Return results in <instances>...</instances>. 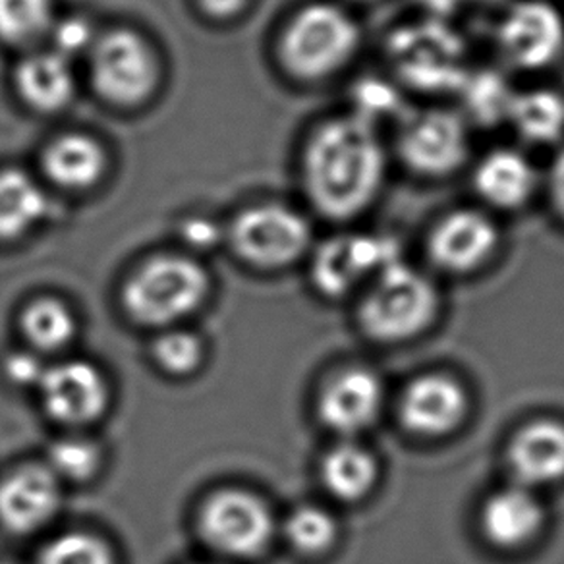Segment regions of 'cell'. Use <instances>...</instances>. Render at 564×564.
<instances>
[{"mask_svg":"<svg viewBox=\"0 0 564 564\" xmlns=\"http://www.w3.org/2000/svg\"><path fill=\"white\" fill-rule=\"evenodd\" d=\"M230 242L251 265L279 269L306 253L312 243V225L289 205H253L236 217Z\"/></svg>","mask_w":564,"mask_h":564,"instance_id":"8","label":"cell"},{"mask_svg":"<svg viewBox=\"0 0 564 564\" xmlns=\"http://www.w3.org/2000/svg\"><path fill=\"white\" fill-rule=\"evenodd\" d=\"M47 414L64 425H87L105 414L109 387L101 371L84 360H68L47 368L40 383Z\"/></svg>","mask_w":564,"mask_h":564,"instance_id":"13","label":"cell"},{"mask_svg":"<svg viewBox=\"0 0 564 564\" xmlns=\"http://www.w3.org/2000/svg\"><path fill=\"white\" fill-rule=\"evenodd\" d=\"M209 276L194 259L158 256L126 282V312L150 327H171L197 312L209 296Z\"/></svg>","mask_w":564,"mask_h":564,"instance_id":"4","label":"cell"},{"mask_svg":"<svg viewBox=\"0 0 564 564\" xmlns=\"http://www.w3.org/2000/svg\"><path fill=\"white\" fill-rule=\"evenodd\" d=\"M417 9L422 10V17L435 18L451 22L460 10L468 9L466 0H412Z\"/></svg>","mask_w":564,"mask_h":564,"instance_id":"37","label":"cell"},{"mask_svg":"<svg viewBox=\"0 0 564 564\" xmlns=\"http://www.w3.org/2000/svg\"><path fill=\"white\" fill-rule=\"evenodd\" d=\"M51 32H53V43H55L53 51L68 61L72 56L91 53V48L97 43L94 28L84 18H66V20L55 22Z\"/></svg>","mask_w":564,"mask_h":564,"instance_id":"33","label":"cell"},{"mask_svg":"<svg viewBox=\"0 0 564 564\" xmlns=\"http://www.w3.org/2000/svg\"><path fill=\"white\" fill-rule=\"evenodd\" d=\"M48 199L30 174L0 173V240H17L47 215Z\"/></svg>","mask_w":564,"mask_h":564,"instance_id":"24","label":"cell"},{"mask_svg":"<svg viewBox=\"0 0 564 564\" xmlns=\"http://www.w3.org/2000/svg\"><path fill=\"white\" fill-rule=\"evenodd\" d=\"M512 0H466L468 7L474 9H505Z\"/></svg>","mask_w":564,"mask_h":564,"instance_id":"39","label":"cell"},{"mask_svg":"<svg viewBox=\"0 0 564 564\" xmlns=\"http://www.w3.org/2000/svg\"><path fill=\"white\" fill-rule=\"evenodd\" d=\"M204 9L213 17H235L248 4V0H202Z\"/></svg>","mask_w":564,"mask_h":564,"instance_id":"38","label":"cell"},{"mask_svg":"<svg viewBox=\"0 0 564 564\" xmlns=\"http://www.w3.org/2000/svg\"><path fill=\"white\" fill-rule=\"evenodd\" d=\"M381 379L364 368H350L333 377L319 397V417L333 432L356 435L376 422L383 408Z\"/></svg>","mask_w":564,"mask_h":564,"instance_id":"16","label":"cell"},{"mask_svg":"<svg viewBox=\"0 0 564 564\" xmlns=\"http://www.w3.org/2000/svg\"><path fill=\"white\" fill-rule=\"evenodd\" d=\"M471 189L487 209L520 212L543 186L540 169L518 148H495L474 161Z\"/></svg>","mask_w":564,"mask_h":564,"instance_id":"14","label":"cell"},{"mask_svg":"<svg viewBox=\"0 0 564 564\" xmlns=\"http://www.w3.org/2000/svg\"><path fill=\"white\" fill-rule=\"evenodd\" d=\"M17 82L25 101L47 112L63 109L76 87L70 61L56 51L28 56L18 68Z\"/></svg>","mask_w":564,"mask_h":564,"instance_id":"22","label":"cell"},{"mask_svg":"<svg viewBox=\"0 0 564 564\" xmlns=\"http://www.w3.org/2000/svg\"><path fill=\"white\" fill-rule=\"evenodd\" d=\"M545 510L533 489L522 486L505 487L491 495L481 509V528L487 540L499 547L525 545L540 533Z\"/></svg>","mask_w":564,"mask_h":564,"instance_id":"19","label":"cell"},{"mask_svg":"<svg viewBox=\"0 0 564 564\" xmlns=\"http://www.w3.org/2000/svg\"><path fill=\"white\" fill-rule=\"evenodd\" d=\"M47 369L41 366V361L28 352H17L4 361V373L9 377L10 383L20 387H40L41 379Z\"/></svg>","mask_w":564,"mask_h":564,"instance_id":"34","label":"cell"},{"mask_svg":"<svg viewBox=\"0 0 564 564\" xmlns=\"http://www.w3.org/2000/svg\"><path fill=\"white\" fill-rule=\"evenodd\" d=\"M199 532L223 555L250 558L273 540V512L250 491L220 489L199 509Z\"/></svg>","mask_w":564,"mask_h":564,"instance_id":"9","label":"cell"},{"mask_svg":"<svg viewBox=\"0 0 564 564\" xmlns=\"http://www.w3.org/2000/svg\"><path fill=\"white\" fill-rule=\"evenodd\" d=\"M105 151L97 141L84 133H68L48 145L43 155V169L61 188L86 189L105 173Z\"/></svg>","mask_w":564,"mask_h":564,"instance_id":"21","label":"cell"},{"mask_svg":"<svg viewBox=\"0 0 564 564\" xmlns=\"http://www.w3.org/2000/svg\"><path fill=\"white\" fill-rule=\"evenodd\" d=\"M0 564H10V563H0Z\"/></svg>","mask_w":564,"mask_h":564,"instance_id":"41","label":"cell"},{"mask_svg":"<svg viewBox=\"0 0 564 564\" xmlns=\"http://www.w3.org/2000/svg\"><path fill=\"white\" fill-rule=\"evenodd\" d=\"M501 232L484 209L460 207L445 213L427 236V253L448 273H470L494 258Z\"/></svg>","mask_w":564,"mask_h":564,"instance_id":"12","label":"cell"},{"mask_svg":"<svg viewBox=\"0 0 564 564\" xmlns=\"http://www.w3.org/2000/svg\"><path fill=\"white\" fill-rule=\"evenodd\" d=\"M300 171L315 212L345 223L371 209L383 194L389 150L379 128L346 110L325 118L307 135Z\"/></svg>","mask_w":564,"mask_h":564,"instance_id":"1","label":"cell"},{"mask_svg":"<svg viewBox=\"0 0 564 564\" xmlns=\"http://www.w3.org/2000/svg\"><path fill=\"white\" fill-rule=\"evenodd\" d=\"M468 397L463 384L448 376L417 377L408 384L400 402V415L410 432L427 437L451 433L463 423Z\"/></svg>","mask_w":564,"mask_h":564,"instance_id":"17","label":"cell"},{"mask_svg":"<svg viewBox=\"0 0 564 564\" xmlns=\"http://www.w3.org/2000/svg\"><path fill=\"white\" fill-rule=\"evenodd\" d=\"M61 507V481L47 466H22L0 481V524L18 535L47 525Z\"/></svg>","mask_w":564,"mask_h":564,"instance_id":"15","label":"cell"},{"mask_svg":"<svg viewBox=\"0 0 564 564\" xmlns=\"http://www.w3.org/2000/svg\"><path fill=\"white\" fill-rule=\"evenodd\" d=\"M384 58L402 89L423 95H456L471 70L463 35L435 18L397 25L384 41Z\"/></svg>","mask_w":564,"mask_h":564,"instance_id":"3","label":"cell"},{"mask_svg":"<svg viewBox=\"0 0 564 564\" xmlns=\"http://www.w3.org/2000/svg\"><path fill=\"white\" fill-rule=\"evenodd\" d=\"M517 94V87L509 84L507 76L495 68H471L456 91L460 99V115L468 124L494 128L507 124L510 102Z\"/></svg>","mask_w":564,"mask_h":564,"instance_id":"23","label":"cell"},{"mask_svg":"<svg viewBox=\"0 0 564 564\" xmlns=\"http://www.w3.org/2000/svg\"><path fill=\"white\" fill-rule=\"evenodd\" d=\"M470 128L458 109L441 105L408 109L397 122L394 153L408 173L425 181H443L468 165Z\"/></svg>","mask_w":564,"mask_h":564,"instance_id":"5","label":"cell"},{"mask_svg":"<svg viewBox=\"0 0 564 564\" xmlns=\"http://www.w3.org/2000/svg\"><path fill=\"white\" fill-rule=\"evenodd\" d=\"M494 40L512 70H549L564 58V14L551 0H512L502 9Z\"/></svg>","mask_w":564,"mask_h":564,"instance_id":"7","label":"cell"},{"mask_svg":"<svg viewBox=\"0 0 564 564\" xmlns=\"http://www.w3.org/2000/svg\"><path fill=\"white\" fill-rule=\"evenodd\" d=\"M204 343L189 330H166L153 346L159 366L171 376H189L204 360Z\"/></svg>","mask_w":564,"mask_h":564,"instance_id":"32","label":"cell"},{"mask_svg":"<svg viewBox=\"0 0 564 564\" xmlns=\"http://www.w3.org/2000/svg\"><path fill=\"white\" fill-rule=\"evenodd\" d=\"M89 61L95 89L110 102L143 101L158 82L153 51L130 30H117L99 37L89 53Z\"/></svg>","mask_w":564,"mask_h":564,"instance_id":"11","label":"cell"},{"mask_svg":"<svg viewBox=\"0 0 564 564\" xmlns=\"http://www.w3.org/2000/svg\"><path fill=\"white\" fill-rule=\"evenodd\" d=\"M286 538L300 553L317 555L335 545L337 520L319 507H300L286 520Z\"/></svg>","mask_w":564,"mask_h":564,"instance_id":"29","label":"cell"},{"mask_svg":"<svg viewBox=\"0 0 564 564\" xmlns=\"http://www.w3.org/2000/svg\"><path fill=\"white\" fill-rule=\"evenodd\" d=\"M437 306L440 299L432 282L400 259L369 282L361 325L379 340H404L430 327Z\"/></svg>","mask_w":564,"mask_h":564,"instance_id":"6","label":"cell"},{"mask_svg":"<svg viewBox=\"0 0 564 564\" xmlns=\"http://www.w3.org/2000/svg\"><path fill=\"white\" fill-rule=\"evenodd\" d=\"M55 25L51 0H0V40L30 45Z\"/></svg>","mask_w":564,"mask_h":564,"instance_id":"28","label":"cell"},{"mask_svg":"<svg viewBox=\"0 0 564 564\" xmlns=\"http://www.w3.org/2000/svg\"><path fill=\"white\" fill-rule=\"evenodd\" d=\"M101 460V448L94 441L68 437L56 441L48 448L47 468L58 481H87L97 474Z\"/></svg>","mask_w":564,"mask_h":564,"instance_id":"30","label":"cell"},{"mask_svg":"<svg viewBox=\"0 0 564 564\" xmlns=\"http://www.w3.org/2000/svg\"><path fill=\"white\" fill-rule=\"evenodd\" d=\"M377 476L376 456L356 443H340L323 458V486L338 501H360L376 486Z\"/></svg>","mask_w":564,"mask_h":564,"instance_id":"25","label":"cell"},{"mask_svg":"<svg viewBox=\"0 0 564 564\" xmlns=\"http://www.w3.org/2000/svg\"><path fill=\"white\" fill-rule=\"evenodd\" d=\"M182 235L189 246L199 250L213 248L220 240L219 227L209 219H189L182 228Z\"/></svg>","mask_w":564,"mask_h":564,"instance_id":"36","label":"cell"},{"mask_svg":"<svg viewBox=\"0 0 564 564\" xmlns=\"http://www.w3.org/2000/svg\"><path fill=\"white\" fill-rule=\"evenodd\" d=\"M397 261L400 250L391 238L366 232L330 236L315 250L312 279L323 294L343 296Z\"/></svg>","mask_w":564,"mask_h":564,"instance_id":"10","label":"cell"},{"mask_svg":"<svg viewBox=\"0 0 564 564\" xmlns=\"http://www.w3.org/2000/svg\"><path fill=\"white\" fill-rule=\"evenodd\" d=\"M509 466L518 486H549L564 478V423L553 420L525 425L509 447Z\"/></svg>","mask_w":564,"mask_h":564,"instance_id":"18","label":"cell"},{"mask_svg":"<svg viewBox=\"0 0 564 564\" xmlns=\"http://www.w3.org/2000/svg\"><path fill=\"white\" fill-rule=\"evenodd\" d=\"M40 564H117L109 545L94 533L68 532L43 549Z\"/></svg>","mask_w":564,"mask_h":564,"instance_id":"31","label":"cell"},{"mask_svg":"<svg viewBox=\"0 0 564 564\" xmlns=\"http://www.w3.org/2000/svg\"><path fill=\"white\" fill-rule=\"evenodd\" d=\"M345 2H350V4H369V2H376V0H345Z\"/></svg>","mask_w":564,"mask_h":564,"instance_id":"40","label":"cell"},{"mask_svg":"<svg viewBox=\"0 0 564 564\" xmlns=\"http://www.w3.org/2000/svg\"><path fill=\"white\" fill-rule=\"evenodd\" d=\"M543 186H545V192H547L556 215L564 219V143L556 150L555 159L549 166Z\"/></svg>","mask_w":564,"mask_h":564,"instance_id":"35","label":"cell"},{"mask_svg":"<svg viewBox=\"0 0 564 564\" xmlns=\"http://www.w3.org/2000/svg\"><path fill=\"white\" fill-rule=\"evenodd\" d=\"M364 32L338 0H314L282 30L279 56L286 72L306 84L337 78L360 55Z\"/></svg>","mask_w":564,"mask_h":564,"instance_id":"2","label":"cell"},{"mask_svg":"<svg viewBox=\"0 0 564 564\" xmlns=\"http://www.w3.org/2000/svg\"><path fill=\"white\" fill-rule=\"evenodd\" d=\"M76 317L61 300H35L22 315L25 338L43 352L63 350L76 337Z\"/></svg>","mask_w":564,"mask_h":564,"instance_id":"26","label":"cell"},{"mask_svg":"<svg viewBox=\"0 0 564 564\" xmlns=\"http://www.w3.org/2000/svg\"><path fill=\"white\" fill-rule=\"evenodd\" d=\"M402 87L394 79L366 76L354 84L350 91V109L356 117L381 130L383 122H399L408 107Z\"/></svg>","mask_w":564,"mask_h":564,"instance_id":"27","label":"cell"},{"mask_svg":"<svg viewBox=\"0 0 564 564\" xmlns=\"http://www.w3.org/2000/svg\"><path fill=\"white\" fill-rule=\"evenodd\" d=\"M507 126L532 148H561L564 143V91L551 86L517 89Z\"/></svg>","mask_w":564,"mask_h":564,"instance_id":"20","label":"cell"}]
</instances>
